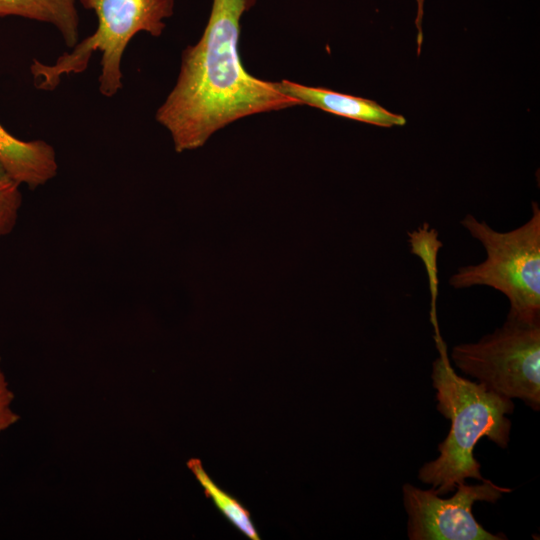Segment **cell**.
Instances as JSON below:
<instances>
[{
  "mask_svg": "<svg viewBox=\"0 0 540 540\" xmlns=\"http://www.w3.org/2000/svg\"><path fill=\"white\" fill-rule=\"evenodd\" d=\"M456 493L442 498L434 488L421 489L410 483L402 487L403 503L408 515L407 535L410 540H503L502 534L487 531L473 515L478 501L495 503L510 488L497 486L490 480L456 487Z\"/></svg>",
  "mask_w": 540,
  "mask_h": 540,
  "instance_id": "8992f818",
  "label": "cell"
},
{
  "mask_svg": "<svg viewBox=\"0 0 540 540\" xmlns=\"http://www.w3.org/2000/svg\"><path fill=\"white\" fill-rule=\"evenodd\" d=\"M207 497L211 498L216 507L242 533L253 540H258V533L251 521L248 511L233 497L221 490L205 472L200 460L191 459L187 463Z\"/></svg>",
  "mask_w": 540,
  "mask_h": 540,
  "instance_id": "30bf717a",
  "label": "cell"
},
{
  "mask_svg": "<svg viewBox=\"0 0 540 540\" xmlns=\"http://www.w3.org/2000/svg\"><path fill=\"white\" fill-rule=\"evenodd\" d=\"M529 220L501 232L484 220L467 214L460 224L483 246L486 258L459 267L449 278L454 289L487 286L509 301L508 314L521 320L540 321V208L532 202Z\"/></svg>",
  "mask_w": 540,
  "mask_h": 540,
  "instance_id": "277c9868",
  "label": "cell"
},
{
  "mask_svg": "<svg viewBox=\"0 0 540 540\" xmlns=\"http://www.w3.org/2000/svg\"><path fill=\"white\" fill-rule=\"evenodd\" d=\"M439 356L432 363L431 380L436 390L437 410L451 426L439 443V456L422 465L418 478L443 496L452 492L468 478L486 481L481 466L474 457V448L487 437L500 448H507L514 411L512 399L497 394L478 381L458 375L448 357L447 345L434 329Z\"/></svg>",
  "mask_w": 540,
  "mask_h": 540,
  "instance_id": "7a4b0ae2",
  "label": "cell"
},
{
  "mask_svg": "<svg viewBox=\"0 0 540 540\" xmlns=\"http://www.w3.org/2000/svg\"><path fill=\"white\" fill-rule=\"evenodd\" d=\"M97 17V27L69 52L52 64L34 59L30 72L35 86L52 91L63 76L84 72L93 54H101L98 89L104 97H113L123 87L122 58L139 32L159 37L166 28L165 20L174 13L175 0H78Z\"/></svg>",
  "mask_w": 540,
  "mask_h": 540,
  "instance_id": "3957f363",
  "label": "cell"
},
{
  "mask_svg": "<svg viewBox=\"0 0 540 540\" xmlns=\"http://www.w3.org/2000/svg\"><path fill=\"white\" fill-rule=\"evenodd\" d=\"M278 85L284 94L298 101L300 105H309L337 116L381 127L403 126L406 123L402 115L392 113L370 99L306 86L286 79L278 82Z\"/></svg>",
  "mask_w": 540,
  "mask_h": 540,
  "instance_id": "52a82bcc",
  "label": "cell"
},
{
  "mask_svg": "<svg viewBox=\"0 0 540 540\" xmlns=\"http://www.w3.org/2000/svg\"><path fill=\"white\" fill-rule=\"evenodd\" d=\"M0 163L20 185L35 189L52 180L58 171L52 145L38 139L16 138L0 124Z\"/></svg>",
  "mask_w": 540,
  "mask_h": 540,
  "instance_id": "ba28073f",
  "label": "cell"
},
{
  "mask_svg": "<svg viewBox=\"0 0 540 540\" xmlns=\"http://www.w3.org/2000/svg\"><path fill=\"white\" fill-rule=\"evenodd\" d=\"M451 359L493 392L540 408V321L507 314L503 325L477 342L453 346Z\"/></svg>",
  "mask_w": 540,
  "mask_h": 540,
  "instance_id": "5b68a950",
  "label": "cell"
},
{
  "mask_svg": "<svg viewBox=\"0 0 540 540\" xmlns=\"http://www.w3.org/2000/svg\"><path fill=\"white\" fill-rule=\"evenodd\" d=\"M13 401L14 394L0 366V434L20 419V416L12 408Z\"/></svg>",
  "mask_w": 540,
  "mask_h": 540,
  "instance_id": "4fadbf2b",
  "label": "cell"
},
{
  "mask_svg": "<svg viewBox=\"0 0 540 540\" xmlns=\"http://www.w3.org/2000/svg\"><path fill=\"white\" fill-rule=\"evenodd\" d=\"M255 3L212 0L201 38L183 50L176 83L155 114L177 152L202 146L243 117L300 105L278 82L254 77L241 63L240 21Z\"/></svg>",
  "mask_w": 540,
  "mask_h": 540,
  "instance_id": "6da1fadb",
  "label": "cell"
},
{
  "mask_svg": "<svg viewBox=\"0 0 540 540\" xmlns=\"http://www.w3.org/2000/svg\"><path fill=\"white\" fill-rule=\"evenodd\" d=\"M424 2L425 0H416L417 10L415 18V26L418 31L417 33V54H420L421 45L423 42V31H422V19L424 16Z\"/></svg>",
  "mask_w": 540,
  "mask_h": 540,
  "instance_id": "5bb4252c",
  "label": "cell"
},
{
  "mask_svg": "<svg viewBox=\"0 0 540 540\" xmlns=\"http://www.w3.org/2000/svg\"><path fill=\"white\" fill-rule=\"evenodd\" d=\"M17 16L54 26L68 48L79 42L76 0H0V17Z\"/></svg>",
  "mask_w": 540,
  "mask_h": 540,
  "instance_id": "9c48e42d",
  "label": "cell"
},
{
  "mask_svg": "<svg viewBox=\"0 0 540 540\" xmlns=\"http://www.w3.org/2000/svg\"><path fill=\"white\" fill-rule=\"evenodd\" d=\"M408 243L413 255L418 256L426 269L431 296L430 321L432 325L438 324L436 302L438 297V267L437 258L442 242L438 232L429 223L424 222L417 229L408 232Z\"/></svg>",
  "mask_w": 540,
  "mask_h": 540,
  "instance_id": "8fae6325",
  "label": "cell"
},
{
  "mask_svg": "<svg viewBox=\"0 0 540 540\" xmlns=\"http://www.w3.org/2000/svg\"><path fill=\"white\" fill-rule=\"evenodd\" d=\"M21 185L0 163V239L11 233L22 205Z\"/></svg>",
  "mask_w": 540,
  "mask_h": 540,
  "instance_id": "7c38bea8",
  "label": "cell"
}]
</instances>
